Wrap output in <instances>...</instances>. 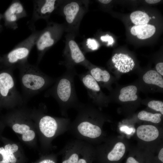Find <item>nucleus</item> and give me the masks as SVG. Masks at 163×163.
<instances>
[{"label":"nucleus","mask_w":163,"mask_h":163,"mask_svg":"<svg viewBox=\"0 0 163 163\" xmlns=\"http://www.w3.org/2000/svg\"><path fill=\"white\" fill-rule=\"evenodd\" d=\"M66 68V70L58 78L46 96L53 97L64 109L78 103L75 90L74 77L77 74L74 67Z\"/></svg>","instance_id":"1"},{"label":"nucleus","mask_w":163,"mask_h":163,"mask_svg":"<svg viewBox=\"0 0 163 163\" xmlns=\"http://www.w3.org/2000/svg\"><path fill=\"white\" fill-rule=\"evenodd\" d=\"M18 68L21 85L24 92L27 96L39 93L56 80L43 73L37 66L28 62Z\"/></svg>","instance_id":"2"},{"label":"nucleus","mask_w":163,"mask_h":163,"mask_svg":"<svg viewBox=\"0 0 163 163\" xmlns=\"http://www.w3.org/2000/svg\"><path fill=\"white\" fill-rule=\"evenodd\" d=\"M89 2L87 0H62L56 11L64 18L65 32L77 36L82 20L88 11Z\"/></svg>","instance_id":"3"},{"label":"nucleus","mask_w":163,"mask_h":163,"mask_svg":"<svg viewBox=\"0 0 163 163\" xmlns=\"http://www.w3.org/2000/svg\"><path fill=\"white\" fill-rule=\"evenodd\" d=\"M31 34L0 59V68L13 70L28 62L30 53L35 45L40 30H31Z\"/></svg>","instance_id":"4"},{"label":"nucleus","mask_w":163,"mask_h":163,"mask_svg":"<svg viewBox=\"0 0 163 163\" xmlns=\"http://www.w3.org/2000/svg\"><path fill=\"white\" fill-rule=\"evenodd\" d=\"M64 32L63 24L52 21L48 22L46 27L40 30L35 45L37 53V64L46 51L61 39Z\"/></svg>","instance_id":"5"},{"label":"nucleus","mask_w":163,"mask_h":163,"mask_svg":"<svg viewBox=\"0 0 163 163\" xmlns=\"http://www.w3.org/2000/svg\"><path fill=\"white\" fill-rule=\"evenodd\" d=\"M76 36L68 33L65 36V46L63 52L64 60L61 64L66 67L82 66L88 69L92 63L85 57L84 53L76 42Z\"/></svg>","instance_id":"6"},{"label":"nucleus","mask_w":163,"mask_h":163,"mask_svg":"<svg viewBox=\"0 0 163 163\" xmlns=\"http://www.w3.org/2000/svg\"><path fill=\"white\" fill-rule=\"evenodd\" d=\"M12 71L4 69L0 71V102L11 107L21 104L23 101L16 88Z\"/></svg>","instance_id":"7"},{"label":"nucleus","mask_w":163,"mask_h":163,"mask_svg":"<svg viewBox=\"0 0 163 163\" xmlns=\"http://www.w3.org/2000/svg\"><path fill=\"white\" fill-rule=\"evenodd\" d=\"M62 0H33V10L29 27L31 30L35 28V23L39 19H43L48 21L51 15L56 11Z\"/></svg>","instance_id":"8"},{"label":"nucleus","mask_w":163,"mask_h":163,"mask_svg":"<svg viewBox=\"0 0 163 163\" xmlns=\"http://www.w3.org/2000/svg\"><path fill=\"white\" fill-rule=\"evenodd\" d=\"M2 14L5 26L13 30L18 28V21L27 16L23 4L18 0H13Z\"/></svg>","instance_id":"9"},{"label":"nucleus","mask_w":163,"mask_h":163,"mask_svg":"<svg viewBox=\"0 0 163 163\" xmlns=\"http://www.w3.org/2000/svg\"><path fill=\"white\" fill-rule=\"evenodd\" d=\"M78 76L87 90L88 96L93 101L97 102L104 101L105 98L101 92L99 84L88 71L78 74Z\"/></svg>","instance_id":"10"},{"label":"nucleus","mask_w":163,"mask_h":163,"mask_svg":"<svg viewBox=\"0 0 163 163\" xmlns=\"http://www.w3.org/2000/svg\"><path fill=\"white\" fill-rule=\"evenodd\" d=\"M114 67L120 72L125 73L132 70L135 65L133 59L128 55L116 54L112 59Z\"/></svg>","instance_id":"11"},{"label":"nucleus","mask_w":163,"mask_h":163,"mask_svg":"<svg viewBox=\"0 0 163 163\" xmlns=\"http://www.w3.org/2000/svg\"><path fill=\"white\" fill-rule=\"evenodd\" d=\"M39 126L41 132L45 136L51 138L55 134L57 128V123L54 117L44 115L40 119Z\"/></svg>","instance_id":"12"},{"label":"nucleus","mask_w":163,"mask_h":163,"mask_svg":"<svg viewBox=\"0 0 163 163\" xmlns=\"http://www.w3.org/2000/svg\"><path fill=\"white\" fill-rule=\"evenodd\" d=\"M77 129L82 135L91 138L98 137L101 134V130L99 126L87 120L81 122L78 126Z\"/></svg>","instance_id":"13"},{"label":"nucleus","mask_w":163,"mask_h":163,"mask_svg":"<svg viewBox=\"0 0 163 163\" xmlns=\"http://www.w3.org/2000/svg\"><path fill=\"white\" fill-rule=\"evenodd\" d=\"M137 135L140 139L146 142L156 139L159 135L157 128L151 125H142L139 126L136 131Z\"/></svg>","instance_id":"14"},{"label":"nucleus","mask_w":163,"mask_h":163,"mask_svg":"<svg viewBox=\"0 0 163 163\" xmlns=\"http://www.w3.org/2000/svg\"><path fill=\"white\" fill-rule=\"evenodd\" d=\"M88 70L89 74L98 83L106 85L110 82V75L106 70L95 66L92 64Z\"/></svg>","instance_id":"15"},{"label":"nucleus","mask_w":163,"mask_h":163,"mask_svg":"<svg viewBox=\"0 0 163 163\" xmlns=\"http://www.w3.org/2000/svg\"><path fill=\"white\" fill-rule=\"evenodd\" d=\"M12 128L15 133L22 135V139L24 142L31 141L35 137L34 131L30 129V127L26 124L15 123Z\"/></svg>","instance_id":"16"},{"label":"nucleus","mask_w":163,"mask_h":163,"mask_svg":"<svg viewBox=\"0 0 163 163\" xmlns=\"http://www.w3.org/2000/svg\"><path fill=\"white\" fill-rule=\"evenodd\" d=\"M137 92V88L136 86L130 85L125 87L120 90L119 99L123 102L135 101L138 99Z\"/></svg>","instance_id":"17"},{"label":"nucleus","mask_w":163,"mask_h":163,"mask_svg":"<svg viewBox=\"0 0 163 163\" xmlns=\"http://www.w3.org/2000/svg\"><path fill=\"white\" fill-rule=\"evenodd\" d=\"M143 80L146 83L155 85L163 88V79L162 76L156 71L150 70L143 75Z\"/></svg>","instance_id":"18"},{"label":"nucleus","mask_w":163,"mask_h":163,"mask_svg":"<svg viewBox=\"0 0 163 163\" xmlns=\"http://www.w3.org/2000/svg\"><path fill=\"white\" fill-rule=\"evenodd\" d=\"M137 37L139 39H145L152 37L155 34V28L153 25L146 24L142 25H135Z\"/></svg>","instance_id":"19"},{"label":"nucleus","mask_w":163,"mask_h":163,"mask_svg":"<svg viewBox=\"0 0 163 163\" xmlns=\"http://www.w3.org/2000/svg\"><path fill=\"white\" fill-rule=\"evenodd\" d=\"M126 148L124 144L122 142L116 143L113 149L108 154L107 158L110 161H117L124 155Z\"/></svg>","instance_id":"20"},{"label":"nucleus","mask_w":163,"mask_h":163,"mask_svg":"<svg viewBox=\"0 0 163 163\" xmlns=\"http://www.w3.org/2000/svg\"><path fill=\"white\" fill-rule=\"evenodd\" d=\"M149 18L146 13L139 11H134L130 15L133 23L137 26L147 24L150 20Z\"/></svg>","instance_id":"21"},{"label":"nucleus","mask_w":163,"mask_h":163,"mask_svg":"<svg viewBox=\"0 0 163 163\" xmlns=\"http://www.w3.org/2000/svg\"><path fill=\"white\" fill-rule=\"evenodd\" d=\"M161 114H153L145 110L140 111L138 114V117L140 120L150 121L154 123H159L161 121Z\"/></svg>","instance_id":"22"},{"label":"nucleus","mask_w":163,"mask_h":163,"mask_svg":"<svg viewBox=\"0 0 163 163\" xmlns=\"http://www.w3.org/2000/svg\"><path fill=\"white\" fill-rule=\"evenodd\" d=\"M8 156L10 163H15L17 161V159L15 156L14 153L18 150V147L16 144H8L5 145L4 147Z\"/></svg>","instance_id":"23"},{"label":"nucleus","mask_w":163,"mask_h":163,"mask_svg":"<svg viewBox=\"0 0 163 163\" xmlns=\"http://www.w3.org/2000/svg\"><path fill=\"white\" fill-rule=\"evenodd\" d=\"M84 46L85 51L88 52L97 50L99 47V44L95 39L88 38L85 41Z\"/></svg>","instance_id":"24"},{"label":"nucleus","mask_w":163,"mask_h":163,"mask_svg":"<svg viewBox=\"0 0 163 163\" xmlns=\"http://www.w3.org/2000/svg\"><path fill=\"white\" fill-rule=\"evenodd\" d=\"M148 106L156 111L160 112L163 114V102L159 101L152 100L148 104Z\"/></svg>","instance_id":"25"},{"label":"nucleus","mask_w":163,"mask_h":163,"mask_svg":"<svg viewBox=\"0 0 163 163\" xmlns=\"http://www.w3.org/2000/svg\"><path fill=\"white\" fill-rule=\"evenodd\" d=\"M78 156L77 154L73 153L68 159L64 161L62 163H78Z\"/></svg>","instance_id":"26"},{"label":"nucleus","mask_w":163,"mask_h":163,"mask_svg":"<svg viewBox=\"0 0 163 163\" xmlns=\"http://www.w3.org/2000/svg\"><path fill=\"white\" fill-rule=\"evenodd\" d=\"M100 39L103 42H108L107 46L112 45L114 42L113 37L107 34L105 35L101 36Z\"/></svg>","instance_id":"27"},{"label":"nucleus","mask_w":163,"mask_h":163,"mask_svg":"<svg viewBox=\"0 0 163 163\" xmlns=\"http://www.w3.org/2000/svg\"><path fill=\"white\" fill-rule=\"evenodd\" d=\"M0 154L2 157V160L0 161V163H10L8 156L4 148L0 147Z\"/></svg>","instance_id":"28"},{"label":"nucleus","mask_w":163,"mask_h":163,"mask_svg":"<svg viewBox=\"0 0 163 163\" xmlns=\"http://www.w3.org/2000/svg\"><path fill=\"white\" fill-rule=\"evenodd\" d=\"M156 71L161 75L163 76V63L160 62L157 63L155 66Z\"/></svg>","instance_id":"29"},{"label":"nucleus","mask_w":163,"mask_h":163,"mask_svg":"<svg viewBox=\"0 0 163 163\" xmlns=\"http://www.w3.org/2000/svg\"><path fill=\"white\" fill-rule=\"evenodd\" d=\"M126 163H139L134 158L130 157H129L126 161Z\"/></svg>","instance_id":"30"},{"label":"nucleus","mask_w":163,"mask_h":163,"mask_svg":"<svg viewBox=\"0 0 163 163\" xmlns=\"http://www.w3.org/2000/svg\"><path fill=\"white\" fill-rule=\"evenodd\" d=\"M158 158L162 162H163V148H162L160 151L158 155Z\"/></svg>","instance_id":"31"},{"label":"nucleus","mask_w":163,"mask_h":163,"mask_svg":"<svg viewBox=\"0 0 163 163\" xmlns=\"http://www.w3.org/2000/svg\"><path fill=\"white\" fill-rule=\"evenodd\" d=\"M39 163H55V162L52 160L46 159L43 160Z\"/></svg>","instance_id":"32"},{"label":"nucleus","mask_w":163,"mask_h":163,"mask_svg":"<svg viewBox=\"0 0 163 163\" xmlns=\"http://www.w3.org/2000/svg\"><path fill=\"white\" fill-rule=\"evenodd\" d=\"M160 0H146L145 1L150 4H155L159 2Z\"/></svg>","instance_id":"33"},{"label":"nucleus","mask_w":163,"mask_h":163,"mask_svg":"<svg viewBox=\"0 0 163 163\" xmlns=\"http://www.w3.org/2000/svg\"><path fill=\"white\" fill-rule=\"evenodd\" d=\"M98 2L103 4H107L109 3L112 1L111 0H99Z\"/></svg>","instance_id":"34"},{"label":"nucleus","mask_w":163,"mask_h":163,"mask_svg":"<svg viewBox=\"0 0 163 163\" xmlns=\"http://www.w3.org/2000/svg\"><path fill=\"white\" fill-rule=\"evenodd\" d=\"M130 31H131V33L132 35L134 36L137 35V33H136V31L134 26L132 28H131Z\"/></svg>","instance_id":"35"},{"label":"nucleus","mask_w":163,"mask_h":163,"mask_svg":"<svg viewBox=\"0 0 163 163\" xmlns=\"http://www.w3.org/2000/svg\"><path fill=\"white\" fill-rule=\"evenodd\" d=\"M3 19V14L0 13V21L1 19ZM3 29L2 26L0 24V33Z\"/></svg>","instance_id":"36"},{"label":"nucleus","mask_w":163,"mask_h":163,"mask_svg":"<svg viewBox=\"0 0 163 163\" xmlns=\"http://www.w3.org/2000/svg\"><path fill=\"white\" fill-rule=\"evenodd\" d=\"M78 163H87V162L85 159L81 158L78 160Z\"/></svg>","instance_id":"37"},{"label":"nucleus","mask_w":163,"mask_h":163,"mask_svg":"<svg viewBox=\"0 0 163 163\" xmlns=\"http://www.w3.org/2000/svg\"><path fill=\"white\" fill-rule=\"evenodd\" d=\"M152 18H153V19H155V17L154 16H153L152 17Z\"/></svg>","instance_id":"38"},{"label":"nucleus","mask_w":163,"mask_h":163,"mask_svg":"<svg viewBox=\"0 0 163 163\" xmlns=\"http://www.w3.org/2000/svg\"><path fill=\"white\" fill-rule=\"evenodd\" d=\"M149 18V20L151 19L152 18H151V17H150Z\"/></svg>","instance_id":"39"},{"label":"nucleus","mask_w":163,"mask_h":163,"mask_svg":"<svg viewBox=\"0 0 163 163\" xmlns=\"http://www.w3.org/2000/svg\"><path fill=\"white\" fill-rule=\"evenodd\" d=\"M1 56H0V59L1 58Z\"/></svg>","instance_id":"40"}]
</instances>
